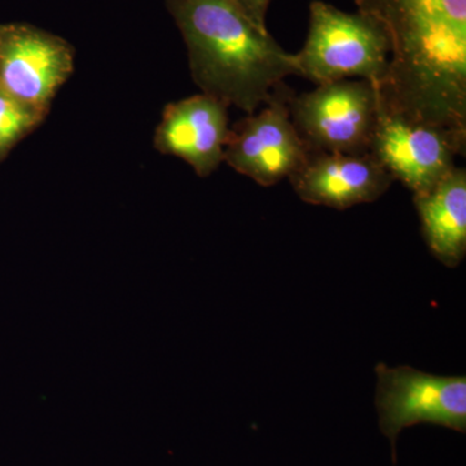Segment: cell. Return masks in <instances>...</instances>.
Wrapping results in <instances>:
<instances>
[{
	"mask_svg": "<svg viewBox=\"0 0 466 466\" xmlns=\"http://www.w3.org/2000/svg\"><path fill=\"white\" fill-rule=\"evenodd\" d=\"M42 122L41 116L0 91V161Z\"/></svg>",
	"mask_w": 466,
	"mask_h": 466,
	"instance_id": "11",
	"label": "cell"
},
{
	"mask_svg": "<svg viewBox=\"0 0 466 466\" xmlns=\"http://www.w3.org/2000/svg\"><path fill=\"white\" fill-rule=\"evenodd\" d=\"M289 180L300 200L337 210L377 201L395 182L372 156L341 153H311Z\"/></svg>",
	"mask_w": 466,
	"mask_h": 466,
	"instance_id": "9",
	"label": "cell"
},
{
	"mask_svg": "<svg viewBox=\"0 0 466 466\" xmlns=\"http://www.w3.org/2000/svg\"><path fill=\"white\" fill-rule=\"evenodd\" d=\"M375 404L381 433L390 441L397 462V441L415 425L466 431V376H438L410 366L376 364Z\"/></svg>",
	"mask_w": 466,
	"mask_h": 466,
	"instance_id": "4",
	"label": "cell"
},
{
	"mask_svg": "<svg viewBox=\"0 0 466 466\" xmlns=\"http://www.w3.org/2000/svg\"><path fill=\"white\" fill-rule=\"evenodd\" d=\"M466 137L380 106L368 155L413 196L433 188L464 156Z\"/></svg>",
	"mask_w": 466,
	"mask_h": 466,
	"instance_id": "7",
	"label": "cell"
},
{
	"mask_svg": "<svg viewBox=\"0 0 466 466\" xmlns=\"http://www.w3.org/2000/svg\"><path fill=\"white\" fill-rule=\"evenodd\" d=\"M188 50L193 82L225 106L253 115L299 76L296 57L253 23L238 0H167Z\"/></svg>",
	"mask_w": 466,
	"mask_h": 466,
	"instance_id": "1",
	"label": "cell"
},
{
	"mask_svg": "<svg viewBox=\"0 0 466 466\" xmlns=\"http://www.w3.org/2000/svg\"><path fill=\"white\" fill-rule=\"evenodd\" d=\"M75 69V48L29 24H0V91L45 119Z\"/></svg>",
	"mask_w": 466,
	"mask_h": 466,
	"instance_id": "6",
	"label": "cell"
},
{
	"mask_svg": "<svg viewBox=\"0 0 466 466\" xmlns=\"http://www.w3.org/2000/svg\"><path fill=\"white\" fill-rule=\"evenodd\" d=\"M380 106L379 88L366 79L318 85L289 100L291 122L309 153L368 155Z\"/></svg>",
	"mask_w": 466,
	"mask_h": 466,
	"instance_id": "3",
	"label": "cell"
},
{
	"mask_svg": "<svg viewBox=\"0 0 466 466\" xmlns=\"http://www.w3.org/2000/svg\"><path fill=\"white\" fill-rule=\"evenodd\" d=\"M228 134V106L201 92L165 106L153 143L207 177L222 164Z\"/></svg>",
	"mask_w": 466,
	"mask_h": 466,
	"instance_id": "8",
	"label": "cell"
},
{
	"mask_svg": "<svg viewBox=\"0 0 466 466\" xmlns=\"http://www.w3.org/2000/svg\"><path fill=\"white\" fill-rule=\"evenodd\" d=\"M291 96L287 86L279 85L258 113L229 127L223 162L259 186L272 187L293 177L311 155L291 122Z\"/></svg>",
	"mask_w": 466,
	"mask_h": 466,
	"instance_id": "5",
	"label": "cell"
},
{
	"mask_svg": "<svg viewBox=\"0 0 466 466\" xmlns=\"http://www.w3.org/2000/svg\"><path fill=\"white\" fill-rule=\"evenodd\" d=\"M390 54V38L381 21L359 9L350 14L314 0L308 38L294 57L299 76L314 84L358 78L379 87L388 75Z\"/></svg>",
	"mask_w": 466,
	"mask_h": 466,
	"instance_id": "2",
	"label": "cell"
},
{
	"mask_svg": "<svg viewBox=\"0 0 466 466\" xmlns=\"http://www.w3.org/2000/svg\"><path fill=\"white\" fill-rule=\"evenodd\" d=\"M426 245L435 258L456 268L466 256V171L453 167L433 188L413 196Z\"/></svg>",
	"mask_w": 466,
	"mask_h": 466,
	"instance_id": "10",
	"label": "cell"
},
{
	"mask_svg": "<svg viewBox=\"0 0 466 466\" xmlns=\"http://www.w3.org/2000/svg\"><path fill=\"white\" fill-rule=\"evenodd\" d=\"M248 16L262 29H267L266 16L271 0H238Z\"/></svg>",
	"mask_w": 466,
	"mask_h": 466,
	"instance_id": "12",
	"label": "cell"
}]
</instances>
